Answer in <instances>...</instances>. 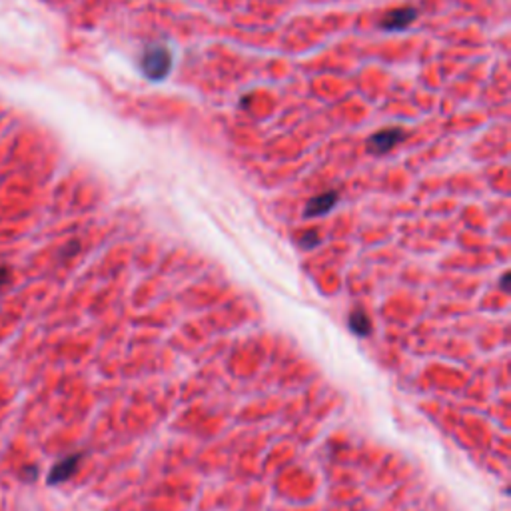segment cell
<instances>
[{
  "label": "cell",
  "instance_id": "6da1fadb",
  "mask_svg": "<svg viewBox=\"0 0 511 511\" xmlns=\"http://www.w3.org/2000/svg\"><path fill=\"white\" fill-rule=\"evenodd\" d=\"M140 71L150 82H162L172 72V52L160 42L148 44L140 54Z\"/></svg>",
  "mask_w": 511,
  "mask_h": 511
},
{
  "label": "cell",
  "instance_id": "7a4b0ae2",
  "mask_svg": "<svg viewBox=\"0 0 511 511\" xmlns=\"http://www.w3.org/2000/svg\"><path fill=\"white\" fill-rule=\"evenodd\" d=\"M408 138V132L400 128V126H390V128H383L371 134L368 142H366V148L373 156H381V154H388L391 152L398 144Z\"/></svg>",
  "mask_w": 511,
  "mask_h": 511
},
{
  "label": "cell",
  "instance_id": "3957f363",
  "mask_svg": "<svg viewBox=\"0 0 511 511\" xmlns=\"http://www.w3.org/2000/svg\"><path fill=\"white\" fill-rule=\"evenodd\" d=\"M418 19V9L415 6H400L393 11L386 12L380 21V29L386 32H401L410 29Z\"/></svg>",
  "mask_w": 511,
  "mask_h": 511
},
{
  "label": "cell",
  "instance_id": "277c9868",
  "mask_svg": "<svg viewBox=\"0 0 511 511\" xmlns=\"http://www.w3.org/2000/svg\"><path fill=\"white\" fill-rule=\"evenodd\" d=\"M76 463H78V455H72V458L58 461L51 470V473H48V483L54 485V483H61V481L68 480L72 473H74V470H76Z\"/></svg>",
  "mask_w": 511,
  "mask_h": 511
},
{
  "label": "cell",
  "instance_id": "5b68a950",
  "mask_svg": "<svg viewBox=\"0 0 511 511\" xmlns=\"http://www.w3.org/2000/svg\"><path fill=\"white\" fill-rule=\"evenodd\" d=\"M338 200V194L336 192H328V194H321L318 198H314L308 204V216H316V214H324L328 212Z\"/></svg>",
  "mask_w": 511,
  "mask_h": 511
},
{
  "label": "cell",
  "instance_id": "8992f818",
  "mask_svg": "<svg viewBox=\"0 0 511 511\" xmlns=\"http://www.w3.org/2000/svg\"><path fill=\"white\" fill-rule=\"evenodd\" d=\"M9 278H11V270L6 266H0V288L9 284Z\"/></svg>",
  "mask_w": 511,
  "mask_h": 511
},
{
  "label": "cell",
  "instance_id": "52a82bcc",
  "mask_svg": "<svg viewBox=\"0 0 511 511\" xmlns=\"http://www.w3.org/2000/svg\"><path fill=\"white\" fill-rule=\"evenodd\" d=\"M22 478H26V480H34V478H36V468H34V465L24 468V470H22Z\"/></svg>",
  "mask_w": 511,
  "mask_h": 511
}]
</instances>
